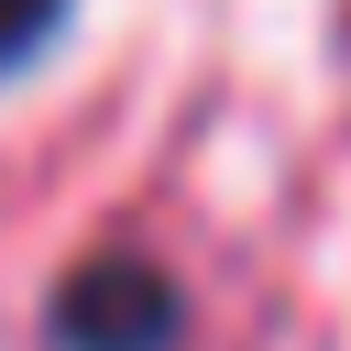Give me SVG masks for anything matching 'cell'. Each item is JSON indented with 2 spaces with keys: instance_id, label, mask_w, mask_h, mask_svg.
I'll list each match as a JSON object with an SVG mask.
<instances>
[{
  "instance_id": "7a4b0ae2",
  "label": "cell",
  "mask_w": 351,
  "mask_h": 351,
  "mask_svg": "<svg viewBox=\"0 0 351 351\" xmlns=\"http://www.w3.org/2000/svg\"><path fill=\"white\" fill-rule=\"evenodd\" d=\"M55 22H66V0H0V77H11V66L55 33Z\"/></svg>"
},
{
  "instance_id": "6da1fadb",
  "label": "cell",
  "mask_w": 351,
  "mask_h": 351,
  "mask_svg": "<svg viewBox=\"0 0 351 351\" xmlns=\"http://www.w3.org/2000/svg\"><path fill=\"white\" fill-rule=\"evenodd\" d=\"M176 329H186V296L143 252H99L55 285V351H176Z\"/></svg>"
}]
</instances>
